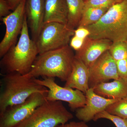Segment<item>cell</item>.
Instances as JSON below:
<instances>
[{
	"label": "cell",
	"instance_id": "6da1fadb",
	"mask_svg": "<svg viewBox=\"0 0 127 127\" xmlns=\"http://www.w3.org/2000/svg\"><path fill=\"white\" fill-rule=\"evenodd\" d=\"M75 59L70 46L46 52L37 57L31 70L24 76L28 78L39 76L57 77L66 82L72 70Z\"/></svg>",
	"mask_w": 127,
	"mask_h": 127
},
{
	"label": "cell",
	"instance_id": "7a4b0ae2",
	"mask_svg": "<svg viewBox=\"0 0 127 127\" xmlns=\"http://www.w3.org/2000/svg\"><path fill=\"white\" fill-rule=\"evenodd\" d=\"M18 42L11 48L0 61L5 74L18 73L24 75L31 69L39 55L36 42L30 39L27 18L25 15L24 23Z\"/></svg>",
	"mask_w": 127,
	"mask_h": 127
},
{
	"label": "cell",
	"instance_id": "3957f363",
	"mask_svg": "<svg viewBox=\"0 0 127 127\" xmlns=\"http://www.w3.org/2000/svg\"><path fill=\"white\" fill-rule=\"evenodd\" d=\"M84 28L89 32V38L108 39L112 42L125 41L127 39V0L114 4L97 22Z\"/></svg>",
	"mask_w": 127,
	"mask_h": 127
},
{
	"label": "cell",
	"instance_id": "277c9868",
	"mask_svg": "<svg viewBox=\"0 0 127 127\" xmlns=\"http://www.w3.org/2000/svg\"><path fill=\"white\" fill-rule=\"evenodd\" d=\"M0 115L9 107L25 101L33 94L47 93L48 89L18 73L4 74L1 82Z\"/></svg>",
	"mask_w": 127,
	"mask_h": 127
},
{
	"label": "cell",
	"instance_id": "5b68a950",
	"mask_svg": "<svg viewBox=\"0 0 127 127\" xmlns=\"http://www.w3.org/2000/svg\"><path fill=\"white\" fill-rule=\"evenodd\" d=\"M73 118L61 101L47 100L15 127H56Z\"/></svg>",
	"mask_w": 127,
	"mask_h": 127
},
{
	"label": "cell",
	"instance_id": "8992f818",
	"mask_svg": "<svg viewBox=\"0 0 127 127\" xmlns=\"http://www.w3.org/2000/svg\"><path fill=\"white\" fill-rule=\"evenodd\" d=\"M75 30L58 22L44 24L36 42L39 55L68 45Z\"/></svg>",
	"mask_w": 127,
	"mask_h": 127
},
{
	"label": "cell",
	"instance_id": "52a82bcc",
	"mask_svg": "<svg viewBox=\"0 0 127 127\" xmlns=\"http://www.w3.org/2000/svg\"><path fill=\"white\" fill-rule=\"evenodd\" d=\"M47 93L33 94L25 101L9 107L0 115V127H15L47 100Z\"/></svg>",
	"mask_w": 127,
	"mask_h": 127
},
{
	"label": "cell",
	"instance_id": "ba28073f",
	"mask_svg": "<svg viewBox=\"0 0 127 127\" xmlns=\"http://www.w3.org/2000/svg\"><path fill=\"white\" fill-rule=\"evenodd\" d=\"M55 79L47 77H43V79L34 78L36 82L48 89L47 100L66 102L73 111L84 106L86 103L85 94L77 89L60 86L56 83Z\"/></svg>",
	"mask_w": 127,
	"mask_h": 127
},
{
	"label": "cell",
	"instance_id": "9c48e42d",
	"mask_svg": "<svg viewBox=\"0 0 127 127\" xmlns=\"http://www.w3.org/2000/svg\"><path fill=\"white\" fill-rule=\"evenodd\" d=\"M26 0H22L13 12L2 18L6 32L0 43V57L15 45L18 35L21 33L26 15Z\"/></svg>",
	"mask_w": 127,
	"mask_h": 127
},
{
	"label": "cell",
	"instance_id": "30bf717a",
	"mask_svg": "<svg viewBox=\"0 0 127 127\" xmlns=\"http://www.w3.org/2000/svg\"><path fill=\"white\" fill-rule=\"evenodd\" d=\"M89 86L93 88L97 84L106 82L111 79H118L116 62L109 50L103 54L89 68Z\"/></svg>",
	"mask_w": 127,
	"mask_h": 127
},
{
	"label": "cell",
	"instance_id": "8fae6325",
	"mask_svg": "<svg viewBox=\"0 0 127 127\" xmlns=\"http://www.w3.org/2000/svg\"><path fill=\"white\" fill-rule=\"evenodd\" d=\"M85 95L86 104L82 107L77 109L76 116L78 120L86 123L93 120L97 114L106 111L108 107L119 100L98 95L93 88H89Z\"/></svg>",
	"mask_w": 127,
	"mask_h": 127
},
{
	"label": "cell",
	"instance_id": "7c38bea8",
	"mask_svg": "<svg viewBox=\"0 0 127 127\" xmlns=\"http://www.w3.org/2000/svg\"><path fill=\"white\" fill-rule=\"evenodd\" d=\"M113 42L106 39H94L87 37L75 56L81 60L89 68L103 54L109 50Z\"/></svg>",
	"mask_w": 127,
	"mask_h": 127
},
{
	"label": "cell",
	"instance_id": "4fadbf2b",
	"mask_svg": "<svg viewBox=\"0 0 127 127\" xmlns=\"http://www.w3.org/2000/svg\"><path fill=\"white\" fill-rule=\"evenodd\" d=\"M46 0H26V14L32 39L36 42L44 25Z\"/></svg>",
	"mask_w": 127,
	"mask_h": 127
},
{
	"label": "cell",
	"instance_id": "5bb4252c",
	"mask_svg": "<svg viewBox=\"0 0 127 127\" xmlns=\"http://www.w3.org/2000/svg\"><path fill=\"white\" fill-rule=\"evenodd\" d=\"M89 77L88 67L75 56L71 72L65 82V87L77 89L85 95L89 88Z\"/></svg>",
	"mask_w": 127,
	"mask_h": 127
},
{
	"label": "cell",
	"instance_id": "9a60e30c",
	"mask_svg": "<svg viewBox=\"0 0 127 127\" xmlns=\"http://www.w3.org/2000/svg\"><path fill=\"white\" fill-rule=\"evenodd\" d=\"M93 88L98 95L120 100L127 96V80L120 78L110 82L102 83Z\"/></svg>",
	"mask_w": 127,
	"mask_h": 127
},
{
	"label": "cell",
	"instance_id": "2e32d148",
	"mask_svg": "<svg viewBox=\"0 0 127 127\" xmlns=\"http://www.w3.org/2000/svg\"><path fill=\"white\" fill-rule=\"evenodd\" d=\"M67 18L66 0H46L44 24L55 22L67 25Z\"/></svg>",
	"mask_w": 127,
	"mask_h": 127
},
{
	"label": "cell",
	"instance_id": "e0dca14e",
	"mask_svg": "<svg viewBox=\"0 0 127 127\" xmlns=\"http://www.w3.org/2000/svg\"><path fill=\"white\" fill-rule=\"evenodd\" d=\"M68 8L67 25L75 30L78 27L84 7V0H66Z\"/></svg>",
	"mask_w": 127,
	"mask_h": 127
},
{
	"label": "cell",
	"instance_id": "ac0fdd59",
	"mask_svg": "<svg viewBox=\"0 0 127 127\" xmlns=\"http://www.w3.org/2000/svg\"><path fill=\"white\" fill-rule=\"evenodd\" d=\"M108 9H84L78 27H86L96 23L106 13Z\"/></svg>",
	"mask_w": 127,
	"mask_h": 127
},
{
	"label": "cell",
	"instance_id": "d6986e66",
	"mask_svg": "<svg viewBox=\"0 0 127 127\" xmlns=\"http://www.w3.org/2000/svg\"><path fill=\"white\" fill-rule=\"evenodd\" d=\"M106 111L113 115L127 119V96L111 104Z\"/></svg>",
	"mask_w": 127,
	"mask_h": 127
},
{
	"label": "cell",
	"instance_id": "ffe728a7",
	"mask_svg": "<svg viewBox=\"0 0 127 127\" xmlns=\"http://www.w3.org/2000/svg\"><path fill=\"white\" fill-rule=\"evenodd\" d=\"M109 51L116 62L127 59V44L125 41L113 42Z\"/></svg>",
	"mask_w": 127,
	"mask_h": 127
},
{
	"label": "cell",
	"instance_id": "44dd1931",
	"mask_svg": "<svg viewBox=\"0 0 127 127\" xmlns=\"http://www.w3.org/2000/svg\"><path fill=\"white\" fill-rule=\"evenodd\" d=\"M102 119L110 120L116 127H127V119L111 114L106 111H102L97 114L94 118L93 120L95 122Z\"/></svg>",
	"mask_w": 127,
	"mask_h": 127
},
{
	"label": "cell",
	"instance_id": "7402d4cb",
	"mask_svg": "<svg viewBox=\"0 0 127 127\" xmlns=\"http://www.w3.org/2000/svg\"><path fill=\"white\" fill-rule=\"evenodd\" d=\"M84 1V9L95 8L109 9L116 3L114 0H85Z\"/></svg>",
	"mask_w": 127,
	"mask_h": 127
},
{
	"label": "cell",
	"instance_id": "603a6c76",
	"mask_svg": "<svg viewBox=\"0 0 127 127\" xmlns=\"http://www.w3.org/2000/svg\"><path fill=\"white\" fill-rule=\"evenodd\" d=\"M116 62L119 77L127 80V59Z\"/></svg>",
	"mask_w": 127,
	"mask_h": 127
},
{
	"label": "cell",
	"instance_id": "cb8c5ba5",
	"mask_svg": "<svg viewBox=\"0 0 127 127\" xmlns=\"http://www.w3.org/2000/svg\"><path fill=\"white\" fill-rule=\"evenodd\" d=\"M11 10L7 0H0V17L3 18L11 13Z\"/></svg>",
	"mask_w": 127,
	"mask_h": 127
},
{
	"label": "cell",
	"instance_id": "d4e9b609",
	"mask_svg": "<svg viewBox=\"0 0 127 127\" xmlns=\"http://www.w3.org/2000/svg\"><path fill=\"white\" fill-rule=\"evenodd\" d=\"M85 39H81L74 35L70 41V46L76 51H78L82 47Z\"/></svg>",
	"mask_w": 127,
	"mask_h": 127
},
{
	"label": "cell",
	"instance_id": "484cf974",
	"mask_svg": "<svg viewBox=\"0 0 127 127\" xmlns=\"http://www.w3.org/2000/svg\"><path fill=\"white\" fill-rule=\"evenodd\" d=\"M89 35L88 30L84 27H78L74 32V35L81 39H85Z\"/></svg>",
	"mask_w": 127,
	"mask_h": 127
},
{
	"label": "cell",
	"instance_id": "4316f807",
	"mask_svg": "<svg viewBox=\"0 0 127 127\" xmlns=\"http://www.w3.org/2000/svg\"><path fill=\"white\" fill-rule=\"evenodd\" d=\"M56 127H90L87 124V123L83 121L80 122H71L61 124Z\"/></svg>",
	"mask_w": 127,
	"mask_h": 127
},
{
	"label": "cell",
	"instance_id": "83f0119b",
	"mask_svg": "<svg viewBox=\"0 0 127 127\" xmlns=\"http://www.w3.org/2000/svg\"><path fill=\"white\" fill-rule=\"evenodd\" d=\"M22 0H7L11 9L14 10Z\"/></svg>",
	"mask_w": 127,
	"mask_h": 127
},
{
	"label": "cell",
	"instance_id": "f1b7e54d",
	"mask_svg": "<svg viewBox=\"0 0 127 127\" xmlns=\"http://www.w3.org/2000/svg\"><path fill=\"white\" fill-rule=\"evenodd\" d=\"M116 2V3H118V2H121V1H123L124 0H114Z\"/></svg>",
	"mask_w": 127,
	"mask_h": 127
},
{
	"label": "cell",
	"instance_id": "f546056e",
	"mask_svg": "<svg viewBox=\"0 0 127 127\" xmlns=\"http://www.w3.org/2000/svg\"><path fill=\"white\" fill-rule=\"evenodd\" d=\"M125 42H126V43H127V40H126V41H125Z\"/></svg>",
	"mask_w": 127,
	"mask_h": 127
}]
</instances>
